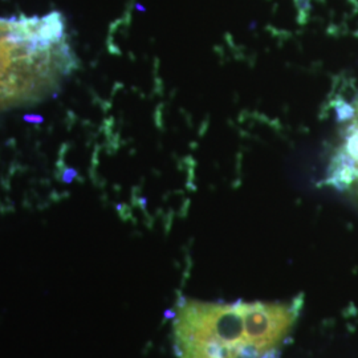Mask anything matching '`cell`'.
<instances>
[{"label": "cell", "instance_id": "obj_1", "mask_svg": "<svg viewBox=\"0 0 358 358\" xmlns=\"http://www.w3.org/2000/svg\"><path fill=\"white\" fill-rule=\"evenodd\" d=\"M303 296L287 301L185 300L174 317L178 358H269L294 331Z\"/></svg>", "mask_w": 358, "mask_h": 358}, {"label": "cell", "instance_id": "obj_2", "mask_svg": "<svg viewBox=\"0 0 358 358\" xmlns=\"http://www.w3.org/2000/svg\"><path fill=\"white\" fill-rule=\"evenodd\" d=\"M328 183L358 199V97L333 154Z\"/></svg>", "mask_w": 358, "mask_h": 358}, {"label": "cell", "instance_id": "obj_3", "mask_svg": "<svg viewBox=\"0 0 358 358\" xmlns=\"http://www.w3.org/2000/svg\"><path fill=\"white\" fill-rule=\"evenodd\" d=\"M23 121H24V122H28V124H35V125H38V124H41V122L44 121V118H43L41 115H27L23 117Z\"/></svg>", "mask_w": 358, "mask_h": 358}, {"label": "cell", "instance_id": "obj_4", "mask_svg": "<svg viewBox=\"0 0 358 358\" xmlns=\"http://www.w3.org/2000/svg\"><path fill=\"white\" fill-rule=\"evenodd\" d=\"M76 170H73V169H66L64 173H63V180H64L65 183H71L75 177H76Z\"/></svg>", "mask_w": 358, "mask_h": 358}]
</instances>
